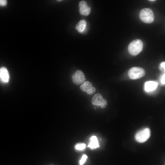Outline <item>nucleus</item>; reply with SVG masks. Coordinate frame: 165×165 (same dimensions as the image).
<instances>
[{
  "label": "nucleus",
  "mask_w": 165,
  "mask_h": 165,
  "mask_svg": "<svg viewBox=\"0 0 165 165\" xmlns=\"http://www.w3.org/2000/svg\"><path fill=\"white\" fill-rule=\"evenodd\" d=\"M143 46V43L141 40L136 39L130 43L128 46V50L131 55L136 56L141 52Z\"/></svg>",
  "instance_id": "f257e3e1"
},
{
  "label": "nucleus",
  "mask_w": 165,
  "mask_h": 165,
  "mask_svg": "<svg viewBox=\"0 0 165 165\" xmlns=\"http://www.w3.org/2000/svg\"><path fill=\"white\" fill-rule=\"evenodd\" d=\"M141 20L146 23H151L154 19V16L152 11L150 9L146 8L141 10L139 13Z\"/></svg>",
  "instance_id": "f03ea898"
},
{
  "label": "nucleus",
  "mask_w": 165,
  "mask_h": 165,
  "mask_svg": "<svg viewBox=\"0 0 165 165\" xmlns=\"http://www.w3.org/2000/svg\"><path fill=\"white\" fill-rule=\"evenodd\" d=\"M151 131L149 128H145L138 131L135 136V140L138 142L142 143L146 141L149 138Z\"/></svg>",
  "instance_id": "7ed1b4c3"
},
{
  "label": "nucleus",
  "mask_w": 165,
  "mask_h": 165,
  "mask_svg": "<svg viewBox=\"0 0 165 165\" xmlns=\"http://www.w3.org/2000/svg\"><path fill=\"white\" fill-rule=\"evenodd\" d=\"M145 74V70L143 68L138 67L131 68L128 72V75L130 79H136L144 76Z\"/></svg>",
  "instance_id": "20e7f679"
},
{
  "label": "nucleus",
  "mask_w": 165,
  "mask_h": 165,
  "mask_svg": "<svg viewBox=\"0 0 165 165\" xmlns=\"http://www.w3.org/2000/svg\"><path fill=\"white\" fill-rule=\"evenodd\" d=\"M91 103L93 105L100 106L101 108H105L107 105V101L103 99L102 95L97 93L95 94L93 97Z\"/></svg>",
  "instance_id": "39448f33"
},
{
  "label": "nucleus",
  "mask_w": 165,
  "mask_h": 165,
  "mask_svg": "<svg viewBox=\"0 0 165 165\" xmlns=\"http://www.w3.org/2000/svg\"><path fill=\"white\" fill-rule=\"evenodd\" d=\"M72 78L73 82L76 85L82 83L86 80L84 73L80 70L76 71L72 75Z\"/></svg>",
  "instance_id": "423d86ee"
},
{
  "label": "nucleus",
  "mask_w": 165,
  "mask_h": 165,
  "mask_svg": "<svg viewBox=\"0 0 165 165\" xmlns=\"http://www.w3.org/2000/svg\"><path fill=\"white\" fill-rule=\"evenodd\" d=\"M79 6L80 8L79 11L80 14L82 15L87 16L90 13L91 9L87 4V2L84 1L79 2Z\"/></svg>",
  "instance_id": "0eeeda50"
},
{
  "label": "nucleus",
  "mask_w": 165,
  "mask_h": 165,
  "mask_svg": "<svg viewBox=\"0 0 165 165\" xmlns=\"http://www.w3.org/2000/svg\"><path fill=\"white\" fill-rule=\"evenodd\" d=\"M9 74L7 69L5 67L0 68V81L3 83L8 82L9 80Z\"/></svg>",
  "instance_id": "6e6552de"
},
{
  "label": "nucleus",
  "mask_w": 165,
  "mask_h": 165,
  "mask_svg": "<svg viewBox=\"0 0 165 165\" xmlns=\"http://www.w3.org/2000/svg\"><path fill=\"white\" fill-rule=\"evenodd\" d=\"M158 84L153 81L146 82L145 84V90L146 92H150L155 90L157 87Z\"/></svg>",
  "instance_id": "1a4fd4ad"
},
{
  "label": "nucleus",
  "mask_w": 165,
  "mask_h": 165,
  "mask_svg": "<svg viewBox=\"0 0 165 165\" xmlns=\"http://www.w3.org/2000/svg\"><path fill=\"white\" fill-rule=\"evenodd\" d=\"M90 142L88 146L91 149L96 148L99 147V143L96 136H93L90 138Z\"/></svg>",
  "instance_id": "9d476101"
},
{
  "label": "nucleus",
  "mask_w": 165,
  "mask_h": 165,
  "mask_svg": "<svg viewBox=\"0 0 165 165\" xmlns=\"http://www.w3.org/2000/svg\"><path fill=\"white\" fill-rule=\"evenodd\" d=\"M86 25V21L84 20H82L76 24L75 28L79 32L82 33L84 31Z\"/></svg>",
  "instance_id": "9b49d317"
},
{
  "label": "nucleus",
  "mask_w": 165,
  "mask_h": 165,
  "mask_svg": "<svg viewBox=\"0 0 165 165\" xmlns=\"http://www.w3.org/2000/svg\"><path fill=\"white\" fill-rule=\"evenodd\" d=\"M92 87V83L86 81L81 85L80 88L82 91L87 92L91 89Z\"/></svg>",
  "instance_id": "f8f14e48"
},
{
  "label": "nucleus",
  "mask_w": 165,
  "mask_h": 165,
  "mask_svg": "<svg viewBox=\"0 0 165 165\" xmlns=\"http://www.w3.org/2000/svg\"><path fill=\"white\" fill-rule=\"evenodd\" d=\"M86 144L81 143L77 144L75 146V149L79 151L83 150L86 148Z\"/></svg>",
  "instance_id": "ddd939ff"
},
{
  "label": "nucleus",
  "mask_w": 165,
  "mask_h": 165,
  "mask_svg": "<svg viewBox=\"0 0 165 165\" xmlns=\"http://www.w3.org/2000/svg\"><path fill=\"white\" fill-rule=\"evenodd\" d=\"M87 158V156L86 154H83L79 161V165H83L86 162Z\"/></svg>",
  "instance_id": "4468645a"
},
{
  "label": "nucleus",
  "mask_w": 165,
  "mask_h": 165,
  "mask_svg": "<svg viewBox=\"0 0 165 165\" xmlns=\"http://www.w3.org/2000/svg\"><path fill=\"white\" fill-rule=\"evenodd\" d=\"M160 69L163 71H165V62L164 61L163 62L161 63L160 65Z\"/></svg>",
  "instance_id": "2eb2a0df"
},
{
  "label": "nucleus",
  "mask_w": 165,
  "mask_h": 165,
  "mask_svg": "<svg viewBox=\"0 0 165 165\" xmlns=\"http://www.w3.org/2000/svg\"><path fill=\"white\" fill-rule=\"evenodd\" d=\"M7 1L6 0H0V6H4L6 5Z\"/></svg>",
  "instance_id": "dca6fc26"
},
{
  "label": "nucleus",
  "mask_w": 165,
  "mask_h": 165,
  "mask_svg": "<svg viewBox=\"0 0 165 165\" xmlns=\"http://www.w3.org/2000/svg\"><path fill=\"white\" fill-rule=\"evenodd\" d=\"M96 91V89L94 87H92L91 89L88 92H87V93L88 94H92L94 93Z\"/></svg>",
  "instance_id": "f3484780"
},
{
  "label": "nucleus",
  "mask_w": 165,
  "mask_h": 165,
  "mask_svg": "<svg viewBox=\"0 0 165 165\" xmlns=\"http://www.w3.org/2000/svg\"><path fill=\"white\" fill-rule=\"evenodd\" d=\"M165 73H164L161 76V79H160L161 82L163 84H164L165 83Z\"/></svg>",
  "instance_id": "a211bd4d"
},
{
  "label": "nucleus",
  "mask_w": 165,
  "mask_h": 165,
  "mask_svg": "<svg viewBox=\"0 0 165 165\" xmlns=\"http://www.w3.org/2000/svg\"><path fill=\"white\" fill-rule=\"evenodd\" d=\"M155 0H149V1H151V2H153L155 1Z\"/></svg>",
  "instance_id": "6ab92c4d"
},
{
  "label": "nucleus",
  "mask_w": 165,
  "mask_h": 165,
  "mask_svg": "<svg viewBox=\"0 0 165 165\" xmlns=\"http://www.w3.org/2000/svg\"><path fill=\"white\" fill-rule=\"evenodd\" d=\"M57 1L60 2L62 1V0H57Z\"/></svg>",
  "instance_id": "aec40b11"
}]
</instances>
